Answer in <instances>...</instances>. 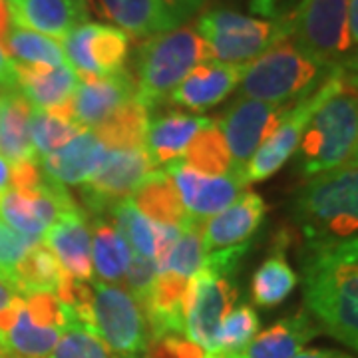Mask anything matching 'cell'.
Segmentation results:
<instances>
[{
    "label": "cell",
    "instance_id": "cell-8",
    "mask_svg": "<svg viewBox=\"0 0 358 358\" xmlns=\"http://www.w3.org/2000/svg\"><path fill=\"white\" fill-rule=\"evenodd\" d=\"M348 0H301L291 13V38L296 50L319 68L338 64L355 44L346 32Z\"/></svg>",
    "mask_w": 358,
    "mask_h": 358
},
{
    "label": "cell",
    "instance_id": "cell-10",
    "mask_svg": "<svg viewBox=\"0 0 358 358\" xmlns=\"http://www.w3.org/2000/svg\"><path fill=\"white\" fill-rule=\"evenodd\" d=\"M78 209L80 207L64 185L44 173L42 181L34 187H10L0 195V221L8 229L34 239H42L60 215Z\"/></svg>",
    "mask_w": 358,
    "mask_h": 358
},
{
    "label": "cell",
    "instance_id": "cell-45",
    "mask_svg": "<svg viewBox=\"0 0 358 358\" xmlns=\"http://www.w3.org/2000/svg\"><path fill=\"white\" fill-rule=\"evenodd\" d=\"M13 187V166L0 155V195Z\"/></svg>",
    "mask_w": 358,
    "mask_h": 358
},
{
    "label": "cell",
    "instance_id": "cell-47",
    "mask_svg": "<svg viewBox=\"0 0 358 358\" xmlns=\"http://www.w3.org/2000/svg\"><path fill=\"white\" fill-rule=\"evenodd\" d=\"M0 358H10V355H8V352L4 350V346H2V345H0Z\"/></svg>",
    "mask_w": 358,
    "mask_h": 358
},
{
    "label": "cell",
    "instance_id": "cell-27",
    "mask_svg": "<svg viewBox=\"0 0 358 358\" xmlns=\"http://www.w3.org/2000/svg\"><path fill=\"white\" fill-rule=\"evenodd\" d=\"M92 268H96L100 281L120 285L128 273L134 251L112 223L98 217L94 221V235L90 237Z\"/></svg>",
    "mask_w": 358,
    "mask_h": 358
},
{
    "label": "cell",
    "instance_id": "cell-28",
    "mask_svg": "<svg viewBox=\"0 0 358 358\" xmlns=\"http://www.w3.org/2000/svg\"><path fill=\"white\" fill-rule=\"evenodd\" d=\"M141 215L164 225H181L187 217L178 189L164 169H155L141 181V185L129 197Z\"/></svg>",
    "mask_w": 358,
    "mask_h": 358
},
{
    "label": "cell",
    "instance_id": "cell-22",
    "mask_svg": "<svg viewBox=\"0 0 358 358\" xmlns=\"http://www.w3.org/2000/svg\"><path fill=\"white\" fill-rule=\"evenodd\" d=\"M16 90L34 110H58L70 102L78 84V74L64 66L16 64Z\"/></svg>",
    "mask_w": 358,
    "mask_h": 358
},
{
    "label": "cell",
    "instance_id": "cell-6",
    "mask_svg": "<svg viewBox=\"0 0 358 358\" xmlns=\"http://www.w3.org/2000/svg\"><path fill=\"white\" fill-rule=\"evenodd\" d=\"M199 38L211 60L223 64H249L263 52L291 38L289 16L281 20H257L233 10H211L197 22Z\"/></svg>",
    "mask_w": 358,
    "mask_h": 358
},
{
    "label": "cell",
    "instance_id": "cell-5",
    "mask_svg": "<svg viewBox=\"0 0 358 358\" xmlns=\"http://www.w3.org/2000/svg\"><path fill=\"white\" fill-rule=\"evenodd\" d=\"M320 68L282 40L245 64L239 92L247 100L267 103H294L317 88Z\"/></svg>",
    "mask_w": 358,
    "mask_h": 358
},
{
    "label": "cell",
    "instance_id": "cell-26",
    "mask_svg": "<svg viewBox=\"0 0 358 358\" xmlns=\"http://www.w3.org/2000/svg\"><path fill=\"white\" fill-rule=\"evenodd\" d=\"M30 112L32 106L18 90L0 92V155L10 166L22 162L38 164L30 143Z\"/></svg>",
    "mask_w": 358,
    "mask_h": 358
},
{
    "label": "cell",
    "instance_id": "cell-13",
    "mask_svg": "<svg viewBox=\"0 0 358 358\" xmlns=\"http://www.w3.org/2000/svg\"><path fill=\"white\" fill-rule=\"evenodd\" d=\"M60 48L78 76H108L124 70L129 40L120 28L84 22L62 38Z\"/></svg>",
    "mask_w": 358,
    "mask_h": 358
},
{
    "label": "cell",
    "instance_id": "cell-18",
    "mask_svg": "<svg viewBox=\"0 0 358 358\" xmlns=\"http://www.w3.org/2000/svg\"><path fill=\"white\" fill-rule=\"evenodd\" d=\"M6 4L14 26L58 40L88 18L84 0H6Z\"/></svg>",
    "mask_w": 358,
    "mask_h": 358
},
{
    "label": "cell",
    "instance_id": "cell-11",
    "mask_svg": "<svg viewBox=\"0 0 358 358\" xmlns=\"http://www.w3.org/2000/svg\"><path fill=\"white\" fill-rule=\"evenodd\" d=\"M157 167L148 152L140 150H106L103 162L96 173L82 185V197L90 211L102 215L115 205L129 199Z\"/></svg>",
    "mask_w": 358,
    "mask_h": 358
},
{
    "label": "cell",
    "instance_id": "cell-7",
    "mask_svg": "<svg viewBox=\"0 0 358 358\" xmlns=\"http://www.w3.org/2000/svg\"><path fill=\"white\" fill-rule=\"evenodd\" d=\"M88 329L117 358H138L148 350L150 333L141 305L120 285H90Z\"/></svg>",
    "mask_w": 358,
    "mask_h": 358
},
{
    "label": "cell",
    "instance_id": "cell-20",
    "mask_svg": "<svg viewBox=\"0 0 358 358\" xmlns=\"http://www.w3.org/2000/svg\"><path fill=\"white\" fill-rule=\"evenodd\" d=\"M52 255L58 259L60 267L78 281L92 279V255H90V229L82 209L64 213L56 219L40 239Z\"/></svg>",
    "mask_w": 358,
    "mask_h": 358
},
{
    "label": "cell",
    "instance_id": "cell-19",
    "mask_svg": "<svg viewBox=\"0 0 358 358\" xmlns=\"http://www.w3.org/2000/svg\"><path fill=\"white\" fill-rule=\"evenodd\" d=\"M267 213V205L257 193L245 192L235 203H231L221 213L207 219L203 223L201 239L203 253H211L217 249L247 243V239L259 229Z\"/></svg>",
    "mask_w": 358,
    "mask_h": 358
},
{
    "label": "cell",
    "instance_id": "cell-1",
    "mask_svg": "<svg viewBox=\"0 0 358 358\" xmlns=\"http://www.w3.org/2000/svg\"><path fill=\"white\" fill-rule=\"evenodd\" d=\"M305 303L320 331L357 350L358 346V243L348 239L305 241L301 251Z\"/></svg>",
    "mask_w": 358,
    "mask_h": 358
},
{
    "label": "cell",
    "instance_id": "cell-37",
    "mask_svg": "<svg viewBox=\"0 0 358 358\" xmlns=\"http://www.w3.org/2000/svg\"><path fill=\"white\" fill-rule=\"evenodd\" d=\"M259 331V317L251 307H239L219 324L213 343V352L209 358H225L241 350Z\"/></svg>",
    "mask_w": 358,
    "mask_h": 358
},
{
    "label": "cell",
    "instance_id": "cell-12",
    "mask_svg": "<svg viewBox=\"0 0 358 358\" xmlns=\"http://www.w3.org/2000/svg\"><path fill=\"white\" fill-rule=\"evenodd\" d=\"M291 103H267L259 100H235L221 115L217 128L225 140L231 157V171L243 176L245 167L259 145L277 128L281 115Z\"/></svg>",
    "mask_w": 358,
    "mask_h": 358
},
{
    "label": "cell",
    "instance_id": "cell-41",
    "mask_svg": "<svg viewBox=\"0 0 358 358\" xmlns=\"http://www.w3.org/2000/svg\"><path fill=\"white\" fill-rule=\"evenodd\" d=\"M293 0H253L251 2V10L261 16H268L273 20H281L291 16L289 14V4Z\"/></svg>",
    "mask_w": 358,
    "mask_h": 358
},
{
    "label": "cell",
    "instance_id": "cell-46",
    "mask_svg": "<svg viewBox=\"0 0 358 358\" xmlns=\"http://www.w3.org/2000/svg\"><path fill=\"white\" fill-rule=\"evenodd\" d=\"M16 296H18V293L14 291L8 282L0 281V310H4L6 307H10V303H13Z\"/></svg>",
    "mask_w": 358,
    "mask_h": 358
},
{
    "label": "cell",
    "instance_id": "cell-33",
    "mask_svg": "<svg viewBox=\"0 0 358 358\" xmlns=\"http://www.w3.org/2000/svg\"><path fill=\"white\" fill-rule=\"evenodd\" d=\"M4 50L16 64L64 66L68 64L60 44L50 36L13 26L4 40Z\"/></svg>",
    "mask_w": 358,
    "mask_h": 358
},
{
    "label": "cell",
    "instance_id": "cell-44",
    "mask_svg": "<svg viewBox=\"0 0 358 358\" xmlns=\"http://www.w3.org/2000/svg\"><path fill=\"white\" fill-rule=\"evenodd\" d=\"M13 28V20H10V13H8V4L6 0H0V46L4 48V40L8 36Z\"/></svg>",
    "mask_w": 358,
    "mask_h": 358
},
{
    "label": "cell",
    "instance_id": "cell-39",
    "mask_svg": "<svg viewBox=\"0 0 358 358\" xmlns=\"http://www.w3.org/2000/svg\"><path fill=\"white\" fill-rule=\"evenodd\" d=\"M38 243L40 239L16 233L4 225L2 237H0V281L8 282L13 287L14 271L20 265V261L32 251V247Z\"/></svg>",
    "mask_w": 358,
    "mask_h": 358
},
{
    "label": "cell",
    "instance_id": "cell-3",
    "mask_svg": "<svg viewBox=\"0 0 358 358\" xmlns=\"http://www.w3.org/2000/svg\"><path fill=\"white\" fill-rule=\"evenodd\" d=\"M293 215L305 241L357 237V157L331 171L310 176L294 197Z\"/></svg>",
    "mask_w": 358,
    "mask_h": 358
},
{
    "label": "cell",
    "instance_id": "cell-15",
    "mask_svg": "<svg viewBox=\"0 0 358 358\" xmlns=\"http://www.w3.org/2000/svg\"><path fill=\"white\" fill-rule=\"evenodd\" d=\"M136 98V82L128 70L108 76H78L70 98V117L80 128L94 129Z\"/></svg>",
    "mask_w": 358,
    "mask_h": 358
},
{
    "label": "cell",
    "instance_id": "cell-17",
    "mask_svg": "<svg viewBox=\"0 0 358 358\" xmlns=\"http://www.w3.org/2000/svg\"><path fill=\"white\" fill-rule=\"evenodd\" d=\"M245 64H223L217 60L201 62L169 92L167 100L195 112H205L223 102L239 86Z\"/></svg>",
    "mask_w": 358,
    "mask_h": 358
},
{
    "label": "cell",
    "instance_id": "cell-25",
    "mask_svg": "<svg viewBox=\"0 0 358 358\" xmlns=\"http://www.w3.org/2000/svg\"><path fill=\"white\" fill-rule=\"evenodd\" d=\"M84 4L134 38H152L173 30L162 0H84Z\"/></svg>",
    "mask_w": 358,
    "mask_h": 358
},
{
    "label": "cell",
    "instance_id": "cell-29",
    "mask_svg": "<svg viewBox=\"0 0 358 358\" xmlns=\"http://www.w3.org/2000/svg\"><path fill=\"white\" fill-rule=\"evenodd\" d=\"M150 126V110L138 100V96L120 108L98 128L96 138L110 150H140L145 145V134ZM145 150V148H143Z\"/></svg>",
    "mask_w": 358,
    "mask_h": 358
},
{
    "label": "cell",
    "instance_id": "cell-9",
    "mask_svg": "<svg viewBox=\"0 0 358 358\" xmlns=\"http://www.w3.org/2000/svg\"><path fill=\"white\" fill-rule=\"evenodd\" d=\"M239 296L235 277H221L199 267L185 287V338L201 346L205 358L213 352L215 333L223 319L233 310Z\"/></svg>",
    "mask_w": 358,
    "mask_h": 358
},
{
    "label": "cell",
    "instance_id": "cell-32",
    "mask_svg": "<svg viewBox=\"0 0 358 358\" xmlns=\"http://www.w3.org/2000/svg\"><path fill=\"white\" fill-rule=\"evenodd\" d=\"M185 166L201 173V176H225L231 171V157L225 140L217 128V122L203 128L192 143L187 145L185 154L179 157Z\"/></svg>",
    "mask_w": 358,
    "mask_h": 358
},
{
    "label": "cell",
    "instance_id": "cell-43",
    "mask_svg": "<svg viewBox=\"0 0 358 358\" xmlns=\"http://www.w3.org/2000/svg\"><path fill=\"white\" fill-rule=\"evenodd\" d=\"M293 358H350L338 350H329V348H310V350H299Z\"/></svg>",
    "mask_w": 358,
    "mask_h": 358
},
{
    "label": "cell",
    "instance_id": "cell-48",
    "mask_svg": "<svg viewBox=\"0 0 358 358\" xmlns=\"http://www.w3.org/2000/svg\"><path fill=\"white\" fill-rule=\"evenodd\" d=\"M2 231H4V223L0 221V237H2Z\"/></svg>",
    "mask_w": 358,
    "mask_h": 358
},
{
    "label": "cell",
    "instance_id": "cell-36",
    "mask_svg": "<svg viewBox=\"0 0 358 358\" xmlns=\"http://www.w3.org/2000/svg\"><path fill=\"white\" fill-rule=\"evenodd\" d=\"M114 227L136 251V255L154 259L155 257V223L141 215L131 199H124L110 211Z\"/></svg>",
    "mask_w": 358,
    "mask_h": 358
},
{
    "label": "cell",
    "instance_id": "cell-30",
    "mask_svg": "<svg viewBox=\"0 0 358 358\" xmlns=\"http://www.w3.org/2000/svg\"><path fill=\"white\" fill-rule=\"evenodd\" d=\"M64 268L60 267L58 259L52 255L46 245H34L32 251L20 261L14 271V291L20 296L34 293H54L58 291L60 281L64 277Z\"/></svg>",
    "mask_w": 358,
    "mask_h": 358
},
{
    "label": "cell",
    "instance_id": "cell-2",
    "mask_svg": "<svg viewBox=\"0 0 358 358\" xmlns=\"http://www.w3.org/2000/svg\"><path fill=\"white\" fill-rule=\"evenodd\" d=\"M357 78L336 64L315 88V110L299 141V166L305 176L331 171L357 157Z\"/></svg>",
    "mask_w": 358,
    "mask_h": 358
},
{
    "label": "cell",
    "instance_id": "cell-42",
    "mask_svg": "<svg viewBox=\"0 0 358 358\" xmlns=\"http://www.w3.org/2000/svg\"><path fill=\"white\" fill-rule=\"evenodd\" d=\"M4 90H16V72L13 58L0 46V92Z\"/></svg>",
    "mask_w": 358,
    "mask_h": 358
},
{
    "label": "cell",
    "instance_id": "cell-31",
    "mask_svg": "<svg viewBox=\"0 0 358 358\" xmlns=\"http://www.w3.org/2000/svg\"><path fill=\"white\" fill-rule=\"evenodd\" d=\"M28 129H30L32 150H34L40 164L42 157L58 152L84 128H80L70 117V102H68L64 108H58V110H34L32 108Z\"/></svg>",
    "mask_w": 358,
    "mask_h": 358
},
{
    "label": "cell",
    "instance_id": "cell-23",
    "mask_svg": "<svg viewBox=\"0 0 358 358\" xmlns=\"http://www.w3.org/2000/svg\"><path fill=\"white\" fill-rule=\"evenodd\" d=\"M215 120L203 115L183 114V112H169L150 120L148 134H145V152L152 157L154 166H169L185 154L192 140Z\"/></svg>",
    "mask_w": 358,
    "mask_h": 358
},
{
    "label": "cell",
    "instance_id": "cell-21",
    "mask_svg": "<svg viewBox=\"0 0 358 358\" xmlns=\"http://www.w3.org/2000/svg\"><path fill=\"white\" fill-rule=\"evenodd\" d=\"M103 155L106 145L96 134L92 129H82L58 152L42 157L38 166H42L46 178L62 185H84L100 167Z\"/></svg>",
    "mask_w": 358,
    "mask_h": 358
},
{
    "label": "cell",
    "instance_id": "cell-40",
    "mask_svg": "<svg viewBox=\"0 0 358 358\" xmlns=\"http://www.w3.org/2000/svg\"><path fill=\"white\" fill-rule=\"evenodd\" d=\"M159 271H157V265H155L154 259L143 255L131 257V263H129L128 273L124 277V282L128 287V293L138 301V303H143L145 296L150 294L152 287H154L155 279H157Z\"/></svg>",
    "mask_w": 358,
    "mask_h": 358
},
{
    "label": "cell",
    "instance_id": "cell-34",
    "mask_svg": "<svg viewBox=\"0 0 358 358\" xmlns=\"http://www.w3.org/2000/svg\"><path fill=\"white\" fill-rule=\"evenodd\" d=\"M296 275L281 253H275L257 268L251 282V296L259 307H275L282 303L296 287Z\"/></svg>",
    "mask_w": 358,
    "mask_h": 358
},
{
    "label": "cell",
    "instance_id": "cell-24",
    "mask_svg": "<svg viewBox=\"0 0 358 358\" xmlns=\"http://www.w3.org/2000/svg\"><path fill=\"white\" fill-rule=\"evenodd\" d=\"M320 333V327L307 310H299L279 320L265 333L255 334L247 345L225 358H293L308 341Z\"/></svg>",
    "mask_w": 358,
    "mask_h": 358
},
{
    "label": "cell",
    "instance_id": "cell-16",
    "mask_svg": "<svg viewBox=\"0 0 358 358\" xmlns=\"http://www.w3.org/2000/svg\"><path fill=\"white\" fill-rule=\"evenodd\" d=\"M313 110H315V90L305 98L289 106V110L281 115L277 128L273 129V134L259 145V150L245 167L243 178L247 185L253 181H263V179L271 178L296 152L301 136L313 115Z\"/></svg>",
    "mask_w": 358,
    "mask_h": 358
},
{
    "label": "cell",
    "instance_id": "cell-4",
    "mask_svg": "<svg viewBox=\"0 0 358 358\" xmlns=\"http://www.w3.org/2000/svg\"><path fill=\"white\" fill-rule=\"evenodd\" d=\"M209 60L211 54L207 44L189 26L148 38L138 50L136 74H131L138 100L152 112L195 66Z\"/></svg>",
    "mask_w": 358,
    "mask_h": 358
},
{
    "label": "cell",
    "instance_id": "cell-14",
    "mask_svg": "<svg viewBox=\"0 0 358 358\" xmlns=\"http://www.w3.org/2000/svg\"><path fill=\"white\" fill-rule=\"evenodd\" d=\"M164 171L173 181L185 213L197 221L217 215L247 192V181L237 171L211 178L189 169L181 159L171 162Z\"/></svg>",
    "mask_w": 358,
    "mask_h": 358
},
{
    "label": "cell",
    "instance_id": "cell-35",
    "mask_svg": "<svg viewBox=\"0 0 358 358\" xmlns=\"http://www.w3.org/2000/svg\"><path fill=\"white\" fill-rule=\"evenodd\" d=\"M179 227H181L179 239L173 245L169 257H167L162 273H173L178 277L189 279L192 275L197 273V268H199L205 257L203 239H201L203 221H197V219L187 215Z\"/></svg>",
    "mask_w": 358,
    "mask_h": 358
},
{
    "label": "cell",
    "instance_id": "cell-38",
    "mask_svg": "<svg viewBox=\"0 0 358 358\" xmlns=\"http://www.w3.org/2000/svg\"><path fill=\"white\" fill-rule=\"evenodd\" d=\"M48 358H117L102 341L80 322H72L60 334Z\"/></svg>",
    "mask_w": 358,
    "mask_h": 358
}]
</instances>
